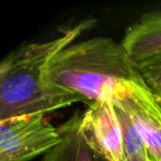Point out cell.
I'll list each match as a JSON object with an SVG mask.
<instances>
[{"label":"cell","instance_id":"277c9868","mask_svg":"<svg viewBox=\"0 0 161 161\" xmlns=\"http://www.w3.org/2000/svg\"><path fill=\"white\" fill-rule=\"evenodd\" d=\"M81 130L89 145L107 161H125L123 132L114 105L96 102L82 113Z\"/></svg>","mask_w":161,"mask_h":161},{"label":"cell","instance_id":"7a4b0ae2","mask_svg":"<svg viewBox=\"0 0 161 161\" xmlns=\"http://www.w3.org/2000/svg\"><path fill=\"white\" fill-rule=\"evenodd\" d=\"M84 20L66 29L59 37L32 42L11 52L0 65V121L19 116L45 115L83 100L69 92L45 84L43 70L63 48L95 25Z\"/></svg>","mask_w":161,"mask_h":161},{"label":"cell","instance_id":"6da1fadb","mask_svg":"<svg viewBox=\"0 0 161 161\" xmlns=\"http://www.w3.org/2000/svg\"><path fill=\"white\" fill-rule=\"evenodd\" d=\"M45 84L72 92L84 103L115 104L145 80L138 63L122 43L95 37L72 43L59 51L42 74Z\"/></svg>","mask_w":161,"mask_h":161},{"label":"cell","instance_id":"52a82bcc","mask_svg":"<svg viewBox=\"0 0 161 161\" xmlns=\"http://www.w3.org/2000/svg\"><path fill=\"white\" fill-rule=\"evenodd\" d=\"M82 113L74 114L59 127L61 141L43 155L42 161H107L87 142L81 130Z\"/></svg>","mask_w":161,"mask_h":161},{"label":"cell","instance_id":"5b68a950","mask_svg":"<svg viewBox=\"0 0 161 161\" xmlns=\"http://www.w3.org/2000/svg\"><path fill=\"white\" fill-rule=\"evenodd\" d=\"M120 105L142 137L150 161H161V105L146 82L137 84Z\"/></svg>","mask_w":161,"mask_h":161},{"label":"cell","instance_id":"ba28073f","mask_svg":"<svg viewBox=\"0 0 161 161\" xmlns=\"http://www.w3.org/2000/svg\"><path fill=\"white\" fill-rule=\"evenodd\" d=\"M119 118L124 140L125 161H150L146 146L127 112L118 104H113Z\"/></svg>","mask_w":161,"mask_h":161},{"label":"cell","instance_id":"8992f818","mask_svg":"<svg viewBox=\"0 0 161 161\" xmlns=\"http://www.w3.org/2000/svg\"><path fill=\"white\" fill-rule=\"evenodd\" d=\"M123 46L140 63L161 53V11L143 14L125 31Z\"/></svg>","mask_w":161,"mask_h":161},{"label":"cell","instance_id":"3957f363","mask_svg":"<svg viewBox=\"0 0 161 161\" xmlns=\"http://www.w3.org/2000/svg\"><path fill=\"white\" fill-rule=\"evenodd\" d=\"M62 137L44 115L19 116L0 121V161H29L46 154Z\"/></svg>","mask_w":161,"mask_h":161},{"label":"cell","instance_id":"9c48e42d","mask_svg":"<svg viewBox=\"0 0 161 161\" xmlns=\"http://www.w3.org/2000/svg\"><path fill=\"white\" fill-rule=\"evenodd\" d=\"M145 82L161 105V53L138 63Z\"/></svg>","mask_w":161,"mask_h":161}]
</instances>
